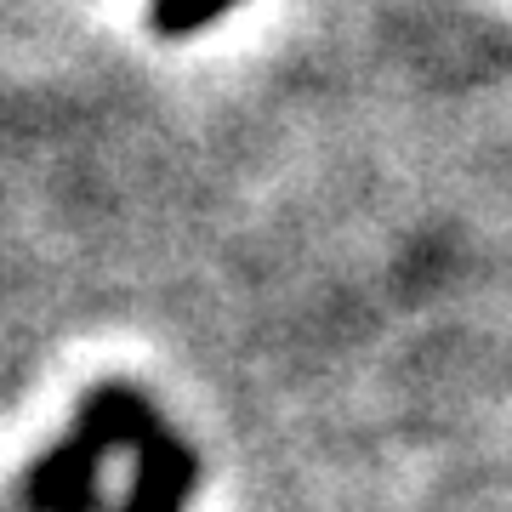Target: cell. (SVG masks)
<instances>
[{
    "mask_svg": "<svg viewBox=\"0 0 512 512\" xmlns=\"http://www.w3.org/2000/svg\"><path fill=\"white\" fill-rule=\"evenodd\" d=\"M228 6L234 0H154V23H160L165 35H194V29H205Z\"/></svg>",
    "mask_w": 512,
    "mask_h": 512,
    "instance_id": "obj_1",
    "label": "cell"
}]
</instances>
